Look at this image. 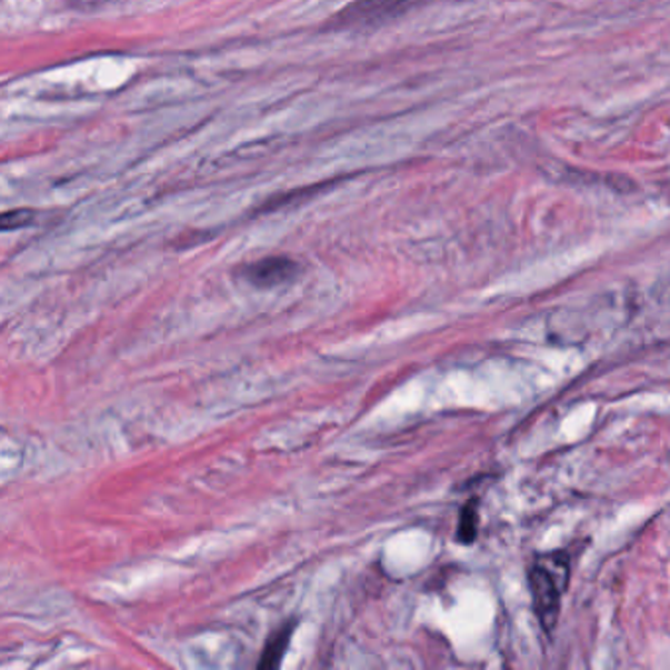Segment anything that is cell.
Instances as JSON below:
<instances>
[{
	"label": "cell",
	"mask_w": 670,
	"mask_h": 670,
	"mask_svg": "<svg viewBox=\"0 0 670 670\" xmlns=\"http://www.w3.org/2000/svg\"><path fill=\"white\" fill-rule=\"evenodd\" d=\"M32 219H34V212L26 211V209L4 212V217H2V229H18V227H24L28 222H32Z\"/></svg>",
	"instance_id": "4"
},
{
	"label": "cell",
	"mask_w": 670,
	"mask_h": 670,
	"mask_svg": "<svg viewBox=\"0 0 670 670\" xmlns=\"http://www.w3.org/2000/svg\"><path fill=\"white\" fill-rule=\"evenodd\" d=\"M529 586L533 594V606L539 620L544 629H552L554 621L559 618L560 594L562 588L559 586L554 572L544 562H537L529 572Z\"/></svg>",
	"instance_id": "1"
},
{
	"label": "cell",
	"mask_w": 670,
	"mask_h": 670,
	"mask_svg": "<svg viewBox=\"0 0 670 670\" xmlns=\"http://www.w3.org/2000/svg\"><path fill=\"white\" fill-rule=\"evenodd\" d=\"M476 533V516L472 509L468 508L462 513V521H460V539L462 541H472Z\"/></svg>",
	"instance_id": "5"
},
{
	"label": "cell",
	"mask_w": 670,
	"mask_h": 670,
	"mask_svg": "<svg viewBox=\"0 0 670 670\" xmlns=\"http://www.w3.org/2000/svg\"><path fill=\"white\" fill-rule=\"evenodd\" d=\"M298 270V263L293 260L283 258V256H273V258H263L260 262L248 266L244 270V278L256 288H276V286L291 280Z\"/></svg>",
	"instance_id": "2"
},
{
	"label": "cell",
	"mask_w": 670,
	"mask_h": 670,
	"mask_svg": "<svg viewBox=\"0 0 670 670\" xmlns=\"http://www.w3.org/2000/svg\"><path fill=\"white\" fill-rule=\"evenodd\" d=\"M291 631H293V626H288L286 629H280L268 641V646L263 649L262 659L258 662L260 669H278L280 667L283 653H286V649L289 646V639H291Z\"/></svg>",
	"instance_id": "3"
}]
</instances>
